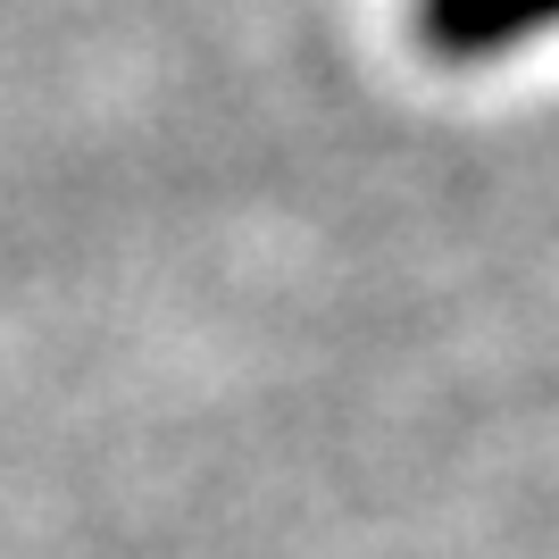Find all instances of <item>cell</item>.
Wrapping results in <instances>:
<instances>
[{"label": "cell", "mask_w": 559, "mask_h": 559, "mask_svg": "<svg viewBox=\"0 0 559 559\" xmlns=\"http://www.w3.org/2000/svg\"><path fill=\"white\" fill-rule=\"evenodd\" d=\"M559 25V0H418V43L435 59H501Z\"/></svg>", "instance_id": "1"}]
</instances>
